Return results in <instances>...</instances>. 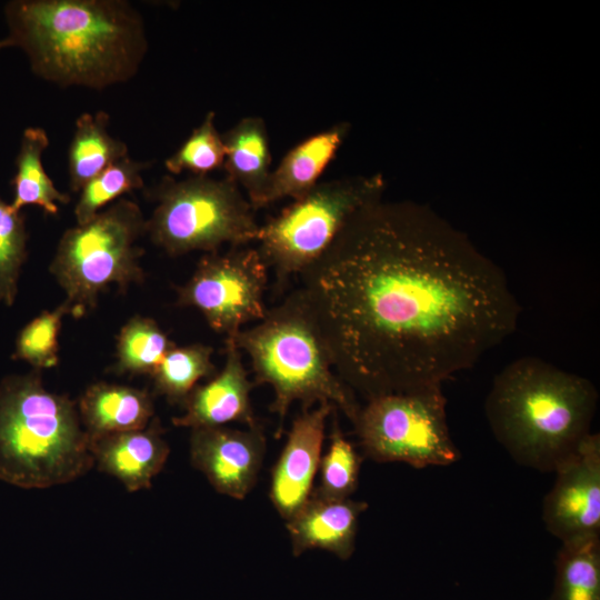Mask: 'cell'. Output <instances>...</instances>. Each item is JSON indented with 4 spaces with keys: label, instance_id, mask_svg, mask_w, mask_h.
<instances>
[{
    "label": "cell",
    "instance_id": "1",
    "mask_svg": "<svg viewBox=\"0 0 600 600\" xmlns=\"http://www.w3.org/2000/svg\"><path fill=\"white\" fill-rule=\"evenodd\" d=\"M294 291L339 378L366 401L442 386L517 328L506 273L431 209L356 212Z\"/></svg>",
    "mask_w": 600,
    "mask_h": 600
},
{
    "label": "cell",
    "instance_id": "2",
    "mask_svg": "<svg viewBox=\"0 0 600 600\" xmlns=\"http://www.w3.org/2000/svg\"><path fill=\"white\" fill-rule=\"evenodd\" d=\"M4 17L1 48H20L31 71L58 87L126 82L148 51L142 17L124 0H14Z\"/></svg>",
    "mask_w": 600,
    "mask_h": 600
},
{
    "label": "cell",
    "instance_id": "3",
    "mask_svg": "<svg viewBox=\"0 0 600 600\" xmlns=\"http://www.w3.org/2000/svg\"><path fill=\"white\" fill-rule=\"evenodd\" d=\"M598 400L589 379L522 357L494 377L484 410L494 438L517 463L553 472L590 433Z\"/></svg>",
    "mask_w": 600,
    "mask_h": 600
},
{
    "label": "cell",
    "instance_id": "4",
    "mask_svg": "<svg viewBox=\"0 0 600 600\" xmlns=\"http://www.w3.org/2000/svg\"><path fill=\"white\" fill-rule=\"evenodd\" d=\"M93 464L77 403L48 390L40 370L0 381V480L46 489L79 479Z\"/></svg>",
    "mask_w": 600,
    "mask_h": 600
},
{
    "label": "cell",
    "instance_id": "5",
    "mask_svg": "<svg viewBox=\"0 0 600 600\" xmlns=\"http://www.w3.org/2000/svg\"><path fill=\"white\" fill-rule=\"evenodd\" d=\"M232 340L244 351L254 373L253 383L269 384L274 393L270 410L279 418L280 437L289 408L331 403L354 421L361 404L334 371L329 350L312 316L296 291L268 309L263 319L242 329Z\"/></svg>",
    "mask_w": 600,
    "mask_h": 600
},
{
    "label": "cell",
    "instance_id": "6",
    "mask_svg": "<svg viewBox=\"0 0 600 600\" xmlns=\"http://www.w3.org/2000/svg\"><path fill=\"white\" fill-rule=\"evenodd\" d=\"M146 221L138 203L120 198L88 222L63 232L49 271L66 294L69 314H89L111 284L127 290L143 281L142 250L137 242L146 234Z\"/></svg>",
    "mask_w": 600,
    "mask_h": 600
},
{
    "label": "cell",
    "instance_id": "7",
    "mask_svg": "<svg viewBox=\"0 0 600 600\" xmlns=\"http://www.w3.org/2000/svg\"><path fill=\"white\" fill-rule=\"evenodd\" d=\"M149 194L157 204L146 221V233L171 257L218 252L223 244L246 247L258 240L254 210L227 177L164 176Z\"/></svg>",
    "mask_w": 600,
    "mask_h": 600
},
{
    "label": "cell",
    "instance_id": "8",
    "mask_svg": "<svg viewBox=\"0 0 600 600\" xmlns=\"http://www.w3.org/2000/svg\"><path fill=\"white\" fill-rule=\"evenodd\" d=\"M380 174L318 182L310 191L260 226L257 250L282 288L299 276L333 242L349 219L381 200Z\"/></svg>",
    "mask_w": 600,
    "mask_h": 600
},
{
    "label": "cell",
    "instance_id": "9",
    "mask_svg": "<svg viewBox=\"0 0 600 600\" xmlns=\"http://www.w3.org/2000/svg\"><path fill=\"white\" fill-rule=\"evenodd\" d=\"M446 409L442 386H431L369 399L352 424L363 454L376 462L443 467L461 457Z\"/></svg>",
    "mask_w": 600,
    "mask_h": 600
},
{
    "label": "cell",
    "instance_id": "10",
    "mask_svg": "<svg viewBox=\"0 0 600 600\" xmlns=\"http://www.w3.org/2000/svg\"><path fill=\"white\" fill-rule=\"evenodd\" d=\"M268 272L257 248L206 253L177 289V304L197 309L213 331L234 339L244 324L263 319Z\"/></svg>",
    "mask_w": 600,
    "mask_h": 600
},
{
    "label": "cell",
    "instance_id": "11",
    "mask_svg": "<svg viewBox=\"0 0 600 600\" xmlns=\"http://www.w3.org/2000/svg\"><path fill=\"white\" fill-rule=\"evenodd\" d=\"M553 472L542 501L548 532L561 542L600 534V434H587Z\"/></svg>",
    "mask_w": 600,
    "mask_h": 600
},
{
    "label": "cell",
    "instance_id": "12",
    "mask_svg": "<svg viewBox=\"0 0 600 600\" xmlns=\"http://www.w3.org/2000/svg\"><path fill=\"white\" fill-rule=\"evenodd\" d=\"M266 453L260 423L246 430L222 427L191 429L190 461L216 491L241 500L253 489Z\"/></svg>",
    "mask_w": 600,
    "mask_h": 600
},
{
    "label": "cell",
    "instance_id": "13",
    "mask_svg": "<svg viewBox=\"0 0 600 600\" xmlns=\"http://www.w3.org/2000/svg\"><path fill=\"white\" fill-rule=\"evenodd\" d=\"M331 403L303 409L293 420L286 444L271 471L270 500L286 521L310 498L319 470L327 418Z\"/></svg>",
    "mask_w": 600,
    "mask_h": 600
},
{
    "label": "cell",
    "instance_id": "14",
    "mask_svg": "<svg viewBox=\"0 0 600 600\" xmlns=\"http://www.w3.org/2000/svg\"><path fill=\"white\" fill-rule=\"evenodd\" d=\"M226 342V360L220 372L207 383L196 386L183 402L184 412L172 418L176 427H222L241 422L248 427L258 424L253 413L250 392L256 386L248 379L241 351L232 340Z\"/></svg>",
    "mask_w": 600,
    "mask_h": 600
},
{
    "label": "cell",
    "instance_id": "15",
    "mask_svg": "<svg viewBox=\"0 0 600 600\" xmlns=\"http://www.w3.org/2000/svg\"><path fill=\"white\" fill-rule=\"evenodd\" d=\"M154 417L143 429L89 434V450L98 469L119 480L129 492L149 489L164 467L170 448Z\"/></svg>",
    "mask_w": 600,
    "mask_h": 600
},
{
    "label": "cell",
    "instance_id": "16",
    "mask_svg": "<svg viewBox=\"0 0 600 600\" xmlns=\"http://www.w3.org/2000/svg\"><path fill=\"white\" fill-rule=\"evenodd\" d=\"M367 509L364 501L311 493L302 508L286 521L293 554L321 549L348 560L356 549L359 518Z\"/></svg>",
    "mask_w": 600,
    "mask_h": 600
},
{
    "label": "cell",
    "instance_id": "17",
    "mask_svg": "<svg viewBox=\"0 0 600 600\" xmlns=\"http://www.w3.org/2000/svg\"><path fill=\"white\" fill-rule=\"evenodd\" d=\"M349 124L337 123L291 148L270 172L259 209L284 198L297 200L310 191L336 157Z\"/></svg>",
    "mask_w": 600,
    "mask_h": 600
},
{
    "label": "cell",
    "instance_id": "18",
    "mask_svg": "<svg viewBox=\"0 0 600 600\" xmlns=\"http://www.w3.org/2000/svg\"><path fill=\"white\" fill-rule=\"evenodd\" d=\"M77 407L89 434L140 430L154 418L150 393L123 384L93 383L82 393Z\"/></svg>",
    "mask_w": 600,
    "mask_h": 600
},
{
    "label": "cell",
    "instance_id": "19",
    "mask_svg": "<svg viewBox=\"0 0 600 600\" xmlns=\"http://www.w3.org/2000/svg\"><path fill=\"white\" fill-rule=\"evenodd\" d=\"M222 139L226 148L224 177L246 191L256 211L271 172L266 121L258 116L244 117L222 133Z\"/></svg>",
    "mask_w": 600,
    "mask_h": 600
},
{
    "label": "cell",
    "instance_id": "20",
    "mask_svg": "<svg viewBox=\"0 0 600 600\" xmlns=\"http://www.w3.org/2000/svg\"><path fill=\"white\" fill-rule=\"evenodd\" d=\"M110 117L100 110L81 113L68 149L71 192L80 190L109 166L129 156L128 146L108 131Z\"/></svg>",
    "mask_w": 600,
    "mask_h": 600
},
{
    "label": "cell",
    "instance_id": "21",
    "mask_svg": "<svg viewBox=\"0 0 600 600\" xmlns=\"http://www.w3.org/2000/svg\"><path fill=\"white\" fill-rule=\"evenodd\" d=\"M50 140L43 128L29 127L21 137L16 158V174L11 180L14 197L10 204L16 212L26 206H38L44 213L56 216L59 204L69 203L71 197L59 190L46 172L42 157Z\"/></svg>",
    "mask_w": 600,
    "mask_h": 600
},
{
    "label": "cell",
    "instance_id": "22",
    "mask_svg": "<svg viewBox=\"0 0 600 600\" xmlns=\"http://www.w3.org/2000/svg\"><path fill=\"white\" fill-rule=\"evenodd\" d=\"M548 600H600V534L561 542Z\"/></svg>",
    "mask_w": 600,
    "mask_h": 600
},
{
    "label": "cell",
    "instance_id": "23",
    "mask_svg": "<svg viewBox=\"0 0 600 600\" xmlns=\"http://www.w3.org/2000/svg\"><path fill=\"white\" fill-rule=\"evenodd\" d=\"M212 354V347L203 343L174 346L151 373L156 392L170 403L183 404L200 379L217 374Z\"/></svg>",
    "mask_w": 600,
    "mask_h": 600
},
{
    "label": "cell",
    "instance_id": "24",
    "mask_svg": "<svg viewBox=\"0 0 600 600\" xmlns=\"http://www.w3.org/2000/svg\"><path fill=\"white\" fill-rule=\"evenodd\" d=\"M174 346L153 319L134 316L118 336L113 371L151 376Z\"/></svg>",
    "mask_w": 600,
    "mask_h": 600
},
{
    "label": "cell",
    "instance_id": "25",
    "mask_svg": "<svg viewBox=\"0 0 600 600\" xmlns=\"http://www.w3.org/2000/svg\"><path fill=\"white\" fill-rule=\"evenodd\" d=\"M149 166V162L137 161L127 156L90 180L80 190L74 206L76 224L88 222L122 194L142 189V171Z\"/></svg>",
    "mask_w": 600,
    "mask_h": 600
},
{
    "label": "cell",
    "instance_id": "26",
    "mask_svg": "<svg viewBox=\"0 0 600 600\" xmlns=\"http://www.w3.org/2000/svg\"><path fill=\"white\" fill-rule=\"evenodd\" d=\"M334 411L329 448L320 459V480L312 493L329 499H346L358 488L363 458L343 436Z\"/></svg>",
    "mask_w": 600,
    "mask_h": 600
},
{
    "label": "cell",
    "instance_id": "27",
    "mask_svg": "<svg viewBox=\"0 0 600 600\" xmlns=\"http://www.w3.org/2000/svg\"><path fill=\"white\" fill-rule=\"evenodd\" d=\"M224 160L226 148L222 134L216 127V113L209 111L182 144L166 159L164 167L171 174L191 172L193 176H208L223 168Z\"/></svg>",
    "mask_w": 600,
    "mask_h": 600
},
{
    "label": "cell",
    "instance_id": "28",
    "mask_svg": "<svg viewBox=\"0 0 600 600\" xmlns=\"http://www.w3.org/2000/svg\"><path fill=\"white\" fill-rule=\"evenodd\" d=\"M66 314L69 311L62 302L31 320L20 331L12 358L28 362L36 370L56 367L59 362V333Z\"/></svg>",
    "mask_w": 600,
    "mask_h": 600
},
{
    "label": "cell",
    "instance_id": "29",
    "mask_svg": "<svg viewBox=\"0 0 600 600\" xmlns=\"http://www.w3.org/2000/svg\"><path fill=\"white\" fill-rule=\"evenodd\" d=\"M27 240L24 216L0 198V306L10 307L14 302L27 259Z\"/></svg>",
    "mask_w": 600,
    "mask_h": 600
},
{
    "label": "cell",
    "instance_id": "30",
    "mask_svg": "<svg viewBox=\"0 0 600 600\" xmlns=\"http://www.w3.org/2000/svg\"><path fill=\"white\" fill-rule=\"evenodd\" d=\"M1 49H2V48H1V44H0V50H1Z\"/></svg>",
    "mask_w": 600,
    "mask_h": 600
}]
</instances>
